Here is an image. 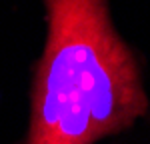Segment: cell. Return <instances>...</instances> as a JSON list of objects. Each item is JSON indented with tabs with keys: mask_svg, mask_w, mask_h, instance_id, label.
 I'll list each match as a JSON object with an SVG mask.
<instances>
[{
	"mask_svg": "<svg viewBox=\"0 0 150 144\" xmlns=\"http://www.w3.org/2000/svg\"><path fill=\"white\" fill-rule=\"evenodd\" d=\"M48 36L38 60L24 144H94L148 112L132 50L106 0H44Z\"/></svg>",
	"mask_w": 150,
	"mask_h": 144,
	"instance_id": "cell-1",
	"label": "cell"
}]
</instances>
